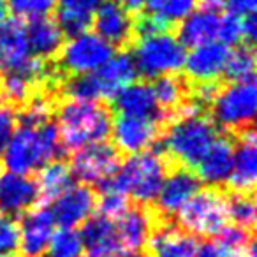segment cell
<instances>
[{
	"instance_id": "1",
	"label": "cell",
	"mask_w": 257,
	"mask_h": 257,
	"mask_svg": "<svg viewBox=\"0 0 257 257\" xmlns=\"http://www.w3.org/2000/svg\"><path fill=\"white\" fill-rule=\"evenodd\" d=\"M62 152L60 133L50 118L41 123H20L2 159L8 171L29 175L58 159Z\"/></svg>"
},
{
	"instance_id": "2",
	"label": "cell",
	"mask_w": 257,
	"mask_h": 257,
	"mask_svg": "<svg viewBox=\"0 0 257 257\" xmlns=\"http://www.w3.org/2000/svg\"><path fill=\"white\" fill-rule=\"evenodd\" d=\"M176 116L178 118H171L173 121L164 134L161 152L168 154L182 168L194 169L218 136L217 125L204 116L201 107L194 102L189 106L185 104Z\"/></svg>"
},
{
	"instance_id": "3",
	"label": "cell",
	"mask_w": 257,
	"mask_h": 257,
	"mask_svg": "<svg viewBox=\"0 0 257 257\" xmlns=\"http://www.w3.org/2000/svg\"><path fill=\"white\" fill-rule=\"evenodd\" d=\"M113 114L99 100L69 99L58 109V133L64 152L104 143L111 133Z\"/></svg>"
},
{
	"instance_id": "4",
	"label": "cell",
	"mask_w": 257,
	"mask_h": 257,
	"mask_svg": "<svg viewBox=\"0 0 257 257\" xmlns=\"http://www.w3.org/2000/svg\"><path fill=\"white\" fill-rule=\"evenodd\" d=\"M166 176L168 162L164 161V155L161 152L147 150L131 155L123 164H120L116 173L100 185L118 190L127 197L131 196L145 206L155 201Z\"/></svg>"
},
{
	"instance_id": "5",
	"label": "cell",
	"mask_w": 257,
	"mask_h": 257,
	"mask_svg": "<svg viewBox=\"0 0 257 257\" xmlns=\"http://www.w3.org/2000/svg\"><path fill=\"white\" fill-rule=\"evenodd\" d=\"M257 109V88L255 81L229 83L218 88L211 100L213 120L232 134H241L253 128V118Z\"/></svg>"
},
{
	"instance_id": "6",
	"label": "cell",
	"mask_w": 257,
	"mask_h": 257,
	"mask_svg": "<svg viewBox=\"0 0 257 257\" xmlns=\"http://www.w3.org/2000/svg\"><path fill=\"white\" fill-rule=\"evenodd\" d=\"M180 227L194 236L215 238L227 225V196L217 189L197 190L178 211Z\"/></svg>"
},
{
	"instance_id": "7",
	"label": "cell",
	"mask_w": 257,
	"mask_h": 257,
	"mask_svg": "<svg viewBox=\"0 0 257 257\" xmlns=\"http://www.w3.org/2000/svg\"><path fill=\"white\" fill-rule=\"evenodd\" d=\"M133 57L138 74L145 76L147 79H155L159 76L178 72L183 67L187 51L176 36L161 32L138 39Z\"/></svg>"
},
{
	"instance_id": "8",
	"label": "cell",
	"mask_w": 257,
	"mask_h": 257,
	"mask_svg": "<svg viewBox=\"0 0 257 257\" xmlns=\"http://www.w3.org/2000/svg\"><path fill=\"white\" fill-rule=\"evenodd\" d=\"M114 55V48L97 34L83 32L60 50L58 65L67 76H85L100 69Z\"/></svg>"
},
{
	"instance_id": "9",
	"label": "cell",
	"mask_w": 257,
	"mask_h": 257,
	"mask_svg": "<svg viewBox=\"0 0 257 257\" xmlns=\"http://www.w3.org/2000/svg\"><path fill=\"white\" fill-rule=\"evenodd\" d=\"M118 168H120V152L106 141L76 150L71 162L72 175L85 185L88 183L100 185L107 178H111Z\"/></svg>"
},
{
	"instance_id": "10",
	"label": "cell",
	"mask_w": 257,
	"mask_h": 257,
	"mask_svg": "<svg viewBox=\"0 0 257 257\" xmlns=\"http://www.w3.org/2000/svg\"><path fill=\"white\" fill-rule=\"evenodd\" d=\"M114 145L123 154H141L157 143L161 136V121L154 118H140L120 114L111 125Z\"/></svg>"
},
{
	"instance_id": "11",
	"label": "cell",
	"mask_w": 257,
	"mask_h": 257,
	"mask_svg": "<svg viewBox=\"0 0 257 257\" xmlns=\"http://www.w3.org/2000/svg\"><path fill=\"white\" fill-rule=\"evenodd\" d=\"M93 25L111 46H127L134 39V20L120 0H100L93 13Z\"/></svg>"
},
{
	"instance_id": "12",
	"label": "cell",
	"mask_w": 257,
	"mask_h": 257,
	"mask_svg": "<svg viewBox=\"0 0 257 257\" xmlns=\"http://www.w3.org/2000/svg\"><path fill=\"white\" fill-rule=\"evenodd\" d=\"M199 178L196 173L189 168H176L166 176L161 190H159L155 203H157V213L162 218L176 215L194 194L199 190Z\"/></svg>"
},
{
	"instance_id": "13",
	"label": "cell",
	"mask_w": 257,
	"mask_h": 257,
	"mask_svg": "<svg viewBox=\"0 0 257 257\" xmlns=\"http://www.w3.org/2000/svg\"><path fill=\"white\" fill-rule=\"evenodd\" d=\"M90 76L99 99H114L118 92L136 81L138 67L133 53L121 51V53H114L102 67Z\"/></svg>"
},
{
	"instance_id": "14",
	"label": "cell",
	"mask_w": 257,
	"mask_h": 257,
	"mask_svg": "<svg viewBox=\"0 0 257 257\" xmlns=\"http://www.w3.org/2000/svg\"><path fill=\"white\" fill-rule=\"evenodd\" d=\"M229 51H231L229 46L222 44L220 41H213V43L192 48V51L187 55L185 62H183L185 74L196 85L218 81V78L224 74Z\"/></svg>"
},
{
	"instance_id": "15",
	"label": "cell",
	"mask_w": 257,
	"mask_h": 257,
	"mask_svg": "<svg viewBox=\"0 0 257 257\" xmlns=\"http://www.w3.org/2000/svg\"><path fill=\"white\" fill-rule=\"evenodd\" d=\"M97 204L95 192L88 185H71L55 199L53 218L60 227L76 229V225L88 220Z\"/></svg>"
},
{
	"instance_id": "16",
	"label": "cell",
	"mask_w": 257,
	"mask_h": 257,
	"mask_svg": "<svg viewBox=\"0 0 257 257\" xmlns=\"http://www.w3.org/2000/svg\"><path fill=\"white\" fill-rule=\"evenodd\" d=\"M55 232V218L50 208L43 206L25 211L20 225V250L23 257H43Z\"/></svg>"
},
{
	"instance_id": "17",
	"label": "cell",
	"mask_w": 257,
	"mask_h": 257,
	"mask_svg": "<svg viewBox=\"0 0 257 257\" xmlns=\"http://www.w3.org/2000/svg\"><path fill=\"white\" fill-rule=\"evenodd\" d=\"M239 141L234 147L232 157V169L227 178V185L232 192L252 194L257 180V147L255 133L248 128L245 133L238 134Z\"/></svg>"
},
{
	"instance_id": "18",
	"label": "cell",
	"mask_w": 257,
	"mask_h": 257,
	"mask_svg": "<svg viewBox=\"0 0 257 257\" xmlns=\"http://www.w3.org/2000/svg\"><path fill=\"white\" fill-rule=\"evenodd\" d=\"M147 245L148 257H196L199 241L180 225L162 222L155 224Z\"/></svg>"
},
{
	"instance_id": "19",
	"label": "cell",
	"mask_w": 257,
	"mask_h": 257,
	"mask_svg": "<svg viewBox=\"0 0 257 257\" xmlns=\"http://www.w3.org/2000/svg\"><path fill=\"white\" fill-rule=\"evenodd\" d=\"M39 201L37 182L27 175L8 171L0 176V211L4 215H20L32 210Z\"/></svg>"
},
{
	"instance_id": "20",
	"label": "cell",
	"mask_w": 257,
	"mask_h": 257,
	"mask_svg": "<svg viewBox=\"0 0 257 257\" xmlns=\"http://www.w3.org/2000/svg\"><path fill=\"white\" fill-rule=\"evenodd\" d=\"M79 234L86 257H118L123 252L118 238L116 224L102 215H95L85 220L83 231Z\"/></svg>"
},
{
	"instance_id": "21",
	"label": "cell",
	"mask_w": 257,
	"mask_h": 257,
	"mask_svg": "<svg viewBox=\"0 0 257 257\" xmlns=\"http://www.w3.org/2000/svg\"><path fill=\"white\" fill-rule=\"evenodd\" d=\"M232 157H234L232 140L229 136H217L192 171L196 173L199 182H204L208 185H222V183H227V178L231 175Z\"/></svg>"
},
{
	"instance_id": "22",
	"label": "cell",
	"mask_w": 257,
	"mask_h": 257,
	"mask_svg": "<svg viewBox=\"0 0 257 257\" xmlns=\"http://www.w3.org/2000/svg\"><path fill=\"white\" fill-rule=\"evenodd\" d=\"M116 231L121 248L127 252H141L147 246L150 234L157 224V215L145 206H128L125 213L116 218Z\"/></svg>"
},
{
	"instance_id": "23",
	"label": "cell",
	"mask_w": 257,
	"mask_h": 257,
	"mask_svg": "<svg viewBox=\"0 0 257 257\" xmlns=\"http://www.w3.org/2000/svg\"><path fill=\"white\" fill-rule=\"evenodd\" d=\"M114 107L120 114L127 116H140V118H154L161 123H168L164 113L159 107L155 100L152 85L148 83H136L125 86L121 92L114 97Z\"/></svg>"
},
{
	"instance_id": "24",
	"label": "cell",
	"mask_w": 257,
	"mask_h": 257,
	"mask_svg": "<svg viewBox=\"0 0 257 257\" xmlns=\"http://www.w3.org/2000/svg\"><path fill=\"white\" fill-rule=\"evenodd\" d=\"M220 18L222 16L215 9L203 8L199 11H192L185 20H182L178 41L183 46L190 48L218 41Z\"/></svg>"
},
{
	"instance_id": "25",
	"label": "cell",
	"mask_w": 257,
	"mask_h": 257,
	"mask_svg": "<svg viewBox=\"0 0 257 257\" xmlns=\"http://www.w3.org/2000/svg\"><path fill=\"white\" fill-rule=\"evenodd\" d=\"M27 29V39H29L30 53L39 60H51L58 55L64 44V32L50 18L30 20Z\"/></svg>"
},
{
	"instance_id": "26",
	"label": "cell",
	"mask_w": 257,
	"mask_h": 257,
	"mask_svg": "<svg viewBox=\"0 0 257 257\" xmlns=\"http://www.w3.org/2000/svg\"><path fill=\"white\" fill-rule=\"evenodd\" d=\"M100 0H57L58 27L69 36H78L88 30L93 13Z\"/></svg>"
},
{
	"instance_id": "27",
	"label": "cell",
	"mask_w": 257,
	"mask_h": 257,
	"mask_svg": "<svg viewBox=\"0 0 257 257\" xmlns=\"http://www.w3.org/2000/svg\"><path fill=\"white\" fill-rule=\"evenodd\" d=\"M155 100L164 113L166 120H171L178 114V111L187 104V83L182 78L173 74L159 76L152 83Z\"/></svg>"
},
{
	"instance_id": "28",
	"label": "cell",
	"mask_w": 257,
	"mask_h": 257,
	"mask_svg": "<svg viewBox=\"0 0 257 257\" xmlns=\"http://www.w3.org/2000/svg\"><path fill=\"white\" fill-rule=\"evenodd\" d=\"M36 182L39 189V201L50 203L72 185V171L62 161H51L39 169V178Z\"/></svg>"
},
{
	"instance_id": "29",
	"label": "cell",
	"mask_w": 257,
	"mask_h": 257,
	"mask_svg": "<svg viewBox=\"0 0 257 257\" xmlns=\"http://www.w3.org/2000/svg\"><path fill=\"white\" fill-rule=\"evenodd\" d=\"M253 72H255V53L252 44L241 43L232 51H229L224 67V76L227 78V81H250L253 79Z\"/></svg>"
},
{
	"instance_id": "30",
	"label": "cell",
	"mask_w": 257,
	"mask_h": 257,
	"mask_svg": "<svg viewBox=\"0 0 257 257\" xmlns=\"http://www.w3.org/2000/svg\"><path fill=\"white\" fill-rule=\"evenodd\" d=\"M197 0H145L147 15L159 18L168 27H173L185 20L196 9Z\"/></svg>"
},
{
	"instance_id": "31",
	"label": "cell",
	"mask_w": 257,
	"mask_h": 257,
	"mask_svg": "<svg viewBox=\"0 0 257 257\" xmlns=\"http://www.w3.org/2000/svg\"><path fill=\"white\" fill-rule=\"evenodd\" d=\"M227 215L236 227L252 232L255 224V201L252 194L232 192L227 197Z\"/></svg>"
},
{
	"instance_id": "32",
	"label": "cell",
	"mask_w": 257,
	"mask_h": 257,
	"mask_svg": "<svg viewBox=\"0 0 257 257\" xmlns=\"http://www.w3.org/2000/svg\"><path fill=\"white\" fill-rule=\"evenodd\" d=\"M46 252L48 257H85L81 234L76 229L60 227L53 232Z\"/></svg>"
},
{
	"instance_id": "33",
	"label": "cell",
	"mask_w": 257,
	"mask_h": 257,
	"mask_svg": "<svg viewBox=\"0 0 257 257\" xmlns=\"http://www.w3.org/2000/svg\"><path fill=\"white\" fill-rule=\"evenodd\" d=\"M8 8L18 18H48L57 8V0H8Z\"/></svg>"
},
{
	"instance_id": "34",
	"label": "cell",
	"mask_w": 257,
	"mask_h": 257,
	"mask_svg": "<svg viewBox=\"0 0 257 257\" xmlns=\"http://www.w3.org/2000/svg\"><path fill=\"white\" fill-rule=\"evenodd\" d=\"M100 199H99V215L107 217L111 220H116L121 213L128 208V199L125 194L118 192L114 189H109L106 185H99Z\"/></svg>"
},
{
	"instance_id": "35",
	"label": "cell",
	"mask_w": 257,
	"mask_h": 257,
	"mask_svg": "<svg viewBox=\"0 0 257 257\" xmlns=\"http://www.w3.org/2000/svg\"><path fill=\"white\" fill-rule=\"evenodd\" d=\"M20 248V224L11 215L0 213V253L15 255Z\"/></svg>"
},
{
	"instance_id": "36",
	"label": "cell",
	"mask_w": 257,
	"mask_h": 257,
	"mask_svg": "<svg viewBox=\"0 0 257 257\" xmlns=\"http://www.w3.org/2000/svg\"><path fill=\"white\" fill-rule=\"evenodd\" d=\"M218 41L225 46H238V44L245 43L241 16L229 15V13L222 16L220 29H218Z\"/></svg>"
},
{
	"instance_id": "37",
	"label": "cell",
	"mask_w": 257,
	"mask_h": 257,
	"mask_svg": "<svg viewBox=\"0 0 257 257\" xmlns=\"http://www.w3.org/2000/svg\"><path fill=\"white\" fill-rule=\"evenodd\" d=\"M18 125V111L6 100H0V155L4 154Z\"/></svg>"
},
{
	"instance_id": "38",
	"label": "cell",
	"mask_w": 257,
	"mask_h": 257,
	"mask_svg": "<svg viewBox=\"0 0 257 257\" xmlns=\"http://www.w3.org/2000/svg\"><path fill=\"white\" fill-rule=\"evenodd\" d=\"M257 0H227V13L234 16L255 15Z\"/></svg>"
},
{
	"instance_id": "39",
	"label": "cell",
	"mask_w": 257,
	"mask_h": 257,
	"mask_svg": "<svg viewBox=\"0 0 257 257\" xmlns=\"http://www.w3.org/2000/svg\"><path fill=\"white\" fill-rule=\"evenodd\" d=\"M196 257H222V252L215 241H204L197 246Z\"/></svg>"
},
{
	"instance_id": "40",
	"label": "cell",
	"mask_w": 257,
	"mask_h": 257,
	"mask_svg": "<svg viewBox=\"0 0 257 257\" xmlns=\"http://www.w3.org/2000/svg\"><path fill=\"white\" fill-rule=\"evenodd\" d=\"M222 257H255V245L250 241L246 246L241 248H232V250H220Z\"/></svg>"
},
{
	"instance_id": "41",
	"label": "cell",
	"mask_w": 257,
	"mask_h": 257,
	"mask_svg": "<svg viewBox=\"0 0 257 257\" xmlns=\"http://www.w3.org/2000/svg\"><path fill=\"white\" fill-rule=\"evenodd\" d=\"M8 13H9L8 0H0V25L8 20Z\"/></svg>"
},
{
	"instance_id": "42",
	"label": "cell",
	"mask_w": 257,
	"mask_h": 257,
	"mask_svg": "<svg viewBox=\"0 0 257 257\" xmlns=\"http://www.w3.org/2000/svg\"><path fill=\"white\" fill-rule=\"evenodd\" d=\"M123 257H148V253H143V252H128V253H125Z\"/></svg>"
},
{
	"instance_id": "43",
	"label": "cell",
	"mask_w": 257,
	"mask_h": 257,
	"mask_svg": "<svg viewBox=\"0 0 257 257\" xmlns=\"http://www.w3.org/2000/svg\"><path fill=\"white\" fill-rule=\"evenodd\" d=\"M0 257H15V255H2V253H0Z\"/></svg>"
},
{
	"instance_id": "44",
	"label": "cell",
	"mask_w": 257,
	"mask_h": 257,
	"mask_svg": "<svg viewBox=\"0 0 257 257\" xmlns=\"http://www.w3.org/2000/svg\"><path fill=\"white\" fill-rule=\"evenodd\" d=\"M0 67H2V60H0Z\"/></svg>"
}]
</instances>
